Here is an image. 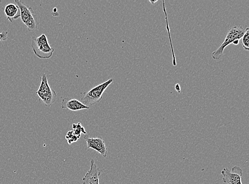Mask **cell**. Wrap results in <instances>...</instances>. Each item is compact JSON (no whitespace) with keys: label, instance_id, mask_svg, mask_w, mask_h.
<instances>
[{"label":"cell","instance_id":"6da1fadb","mask_svg":"<svg viewBox=\"0 0 249 184\" xmlns=\"http://www.w3.org/2000/svg\"><path fill=\"white\" fill-rule=\"evenodd\" d=\"M31 47L35 55L41 59H49L54 53V49L50 47L48 39L45 34L40 36H33Z\"/></svg>","mask_w":249,"mask_h":184},{"label":"cell","instance_id":"7a4b0ae2","mask_svg":"<svg viewBox=\"0 0 249 184\" xmlns=\"http://www.w3.org/2000/svg\"><path fill=\"white\" fill-rule=\"evenodd\" d=\"M246 32V30L242 26H234L230 29L229 32L225 37L224 41L220 47L216 50L213 51L212 57L213 60L219 61L223 56L225 49L231 44L242 38Z\"/></svg>","mask_w":249,"mask_h":184},{"label":"cell","instance_id":"3957f363","mask_svg":"<svg viewBox=\"0 0 249 184\" xmlns=\"http://www.w3.org/2000/svg\"><path fill=\"white\" fill-rule=\"evenodd\" d=\"M113 79H110L107 81L101 84L90 89L88 92L82 93L81 102L88 107L99 103L103 99V95L109 86L113 83Z\"/></svg>","mask_w":249,"mask_h":184},{"label":"cell","instance_id":"277c9868","mask_svg":"<svg viewBox=\"0 0 249 184\" xmlns=\"http://www.w3.org/2000/svg\"><path fill=\"white\" fill-rule=\"evenodd\" d=\"M15 2L19 8L20 18L28 31L30 32L36 31L39 25L38 18L32 8L28 7L20 0H15Z\"/></svg>","mask_w":249,"mask_h":184},{"label":"cell","instance_id":"5b68a950","mask_svg":"<svg viewBox=\"0 0 249 184\" xmlns=\"http://www.w3.org/2000/svg\"><path fill=\"white\" fill-rule=\"evenodd\" d=\"M36 93L47 107L51 106L56 101L57 95L55 90L50 87L48 77L45 73L42 74L41 83Z\"/></svg>","mask_w":249,"mask_h":184},{"label":"cell","instance_id":"8992f818","mask_svg":"<svg viewBox=\"0 0 249 184\" xmlns=\"http://www.w3.org/2000/svg\"><path fill=\"white\" fill-rule=\"evenodd\" d=\"M222 182L226 184H242L243 171L240 167L235 166L230 170L228 168L221 171Z\"/></svg>","mask_w":249,"mask_h":184},{"label":"cell","instance_id":"52a82bcc","mask_svg":"<svg viewBox=\"0 0 249 184\" xmlns=\"http://www.w3.org/2000/svg\"><path fill=\"white\" fill-rule=\"evenodd\" d=\"M84 140L86 141L87 149H92L99 153L101 156L106 157L107 155V148L102 137H89L84 136Z\"/></svg>","mask_w":249,"mask_h":184},{"label":"cell","instance_id":"ba28073f","mask_svg":"<svg viewBox=\"0 0 249 184\" xmlns=\"http://www.w3.org/2000/svg\"><path fill=\"white\" fill-rule=\"evenodd\" d=\"M90 169L82 180L83 184H100L99 177L100 171L96 166L94 159H92L90 162Z\"/></svg>","mask_w":249,"mask_h":184},{"label":"cell","instance_id":"9c48e42d","mask_svg":"<svg viewBox=\"0 0 249 184\" xmlns=\"http://www.w3.org/2000/svg\"><path fill=\"white\" fill-rule=\"evenodd\" d=\"M62 109H69L71 111H79L83 109H89V107L84 105L81 101L76 99L64 98L61 102Z\"/></svg>","mask_w":249,"mask_h":184},{"label":"cell","instance_id":"30bf717a","mask_svg":"<svg viewBox=\"0 0 249 184\" xmlns=\"http://www.w3.org/2000/svg\"><path fill=\"white\" fill-rule=\"evenodd\" d=\"M4 12L7 16V20L10 22L16 20L20 17L19 8L16 4H9L5 7Z\"/></svg>","mask_w":249,"mask_h":184},{"label":"cell","instance_id":"8fae6325","mask_svg":"<svg viewBox=\"0 0 249 184\" xmlns=\"http://www.w3.org/2000/svg\"><path fill=\"white\" fill-rule=\"evenodd\" d=\"M162 2H163V11H164V14H165V16H166L165 18H166V23L167 31L168 32L169 40V42H170L171 48V50H172V56H173V65L174 66H177L176 59H175L174 49H173V45H172V41H171L170 32H169V26H168V24L167 16V14H166V9L165 3H164V1H163Z\"/></svg>","mask_w":249,"mask_h":184},{"label":"cell","instance_id":"7c38bea8","mask_svg":"<svg viewBox=\"0 0 249 184\" xmlns=\"http://www.w3.org/2000/svg\"><path fill=\"white\" fill-rule=\"evenodd\" d=\"M73 134L77 136L79 139L81 137L82 134H87V132L84 128L82 126L81 123L77 124H73L72 125Z\"/></svg>","mask_w":249,"mask_h":184},{"label":"cell","instance_id":"4fadbf2b","mask_svg":"<svg viewBox=\"0 0 249 184\" xmlns=\"http://www.w3.org/2000/svg\"><path fill=\"white\" fill-rule=\"evenodd\" d=\"M242 44L243 49L246 50L248 51L249 50V29L247 28L246 29V32L244 35L242 37Z\"/></svg>","mask_w":249,"mask_h":184},{"label":"cell","instance_id":"5bb4252c","mask_svg":"<svg viewBox=\"0 0 249 184\" xmlns=\"http://www.w3.org/2000/svg\"><path fill=\"white\" fill-rule=\"evenodd\" d=\"M68 145L71 146L73 143L76 142L79 139V138L73 134V130L67 132L65 136Z\"/></svg>","mask_w":249,"mask_h":184},{"label":"cell","instance_id":"9a60e30c","mask_svg":"<svg viewBox=\"0 0 249 184\" xmlns=\"http://www.w3.org/2000/svg\"><path fill=\"white\" fill-rule=\"evenodd\" d=\"M8 38V33L7 31H3L0 33V41H6Z\"/></svg>","mask_w":249,"mask_h":184},{"label":"cell","instance_id":"2e32d148","mask_svg":"<svg viewBox=\"0 0 249 184\" xmlns=\"http://www.w3.org/2000/svg\"><path fill=\"white\" fill-rule=\"evenodd\" d=\"M175 90H176L178 93H181V87H180V85L179 84H175Z\"/></svg>","mask_w":249,"mask_h":184},{"label":"cell","instance_id":"e0dca14e","mask_svg":"<svg viewBox=\"0 0 249 184\" xmlns=\"http://www.w3.org/2000/svg\"><path fill=\"white\" fill-rule=\"evenodd\" d=\"M55 14V17H58L59 16V14L58 12V9L57 8H54L52 11V16Z\"/></svg>","mask_w":249,"mask_h":184},{"label":"cell","instance_id":"ac0fdd59","mask_svg":"<svg viewBox=\"0 0 249 184\" xmlns=\"http://www.w3.org/2000/svg\"><path fill=\"white\" fill-rule=\"evenodd\" d=\"M158 1L157 0H156V1H149V2L152 4V5H154L155 3L157 2Z\"/></svg>","mask_w":249,"mask_h":184},{"label":"cell","instance_id":"d6986e66","mask_svg":"<svg viewBox=\"0 0 249 184\" xmlns=\"http://www.w3.org/2000/svg\"><path fill=\"white\" fill-rule=\"evenodd\" d=\"M1 0H0V3H1Z\"/></svg>","mask_w":249,"mask_h":184}]
</instances>
